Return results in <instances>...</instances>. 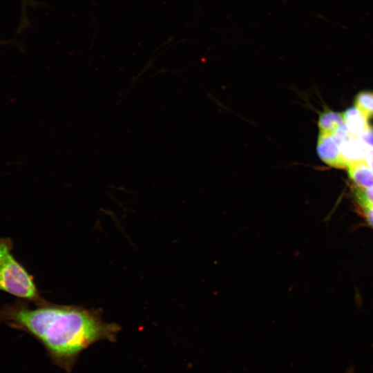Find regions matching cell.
<instances>
[{"instance_id":"1","label":"cell","mask_w":373,"mask_h":373,"mask_svg":"<svg viewBox=\"0 0 373 373\" xmlns=\"http://www.w3.org/2000/svg\"><path fill=\"white\" fill-rule=\"evenodd\" d=\"M17 298L0 307V323L26 332L44 347L54 365L71 372L83 351L100 341H115L119 325L105 321L97 309L47 301L31 307Z\"/></svg>"},{"instance_id":"2","label":"cell","mask_w":373,"mask_h":373,"mask_svg":"<svg viewBox=\"0 0 373 373\" xmlns=\"http://www.w3.org/2000/svg\"><path fill=\"white\" fill-rule=\"evenodd\" d=\"M11 238H0V291L35 305L46 302L34 277L15 258Z\"/></svg>"},{"instance_id":"3","label":"cell","mask_w":373,"mask_h":373,"mask_svg":"<svg viewBox=\"0 0 373 373\" xmlns=\"http://www.w3.org/2000/svg\"><path fill=\"white\" fill-rule=\"evenodd\" d=\"M316 150L318 157L326 164L336 169H347V163L331 135L319 133Z\"/></svg>"},{"instance_id":"4","label":"cell","mask_w":373,"mask_h":373,"mask_svg":"<svg viewBox=\"0 0 373 373\" xmlns=\"http://www.w3.org/2000/svg\"><path fill=\"white\" fill-rule=\"evenodd\" d=\"M347 169L354 186L360 188L373 186V171L365 160L350 162Z\"/></svg>"},{"instance_id":"5","label":"cell","mask_w":373,"mask_h":373,"mask_svg":"<svg viewBox=\"0 0 373 373\" xmlns=\"http://www.w3.org/2000/svg\"><path fill=\"white\" fill-rule=\"evenodd\" d=\"M342 115L348 132L352 136L359 137L370 126L367 122L368 119L355 106L347 108Z\"/></svg>"},{"instance_id":"6","label":"cell","mask_w":373,"mask_h":373,"mask_svg":"<svg viewBox=\"0 0 373 373\" xmlns=\"http://www.w3.org/2000/svg\"><path fill=\"white\" fill-rule=\"evenodd\" d=\"M367 146L359 137L350 135L340 145V149L345 160L348 164L350 162L365 160Z\"/></svg>"},{"instance_id":"7","label":"cell","mask_w":373,"mask_h":373,"mask_svg":"<svg viewBox=\"0 0 373 373\" xmlns=\"http://www.w3.org/2000/svg\"><path fill=\"white\" fill-rule=\"evenodd\" d=\"M345 126L342 113L327 110L319 115L318 127L320 133L333 135L340 128Z\"/></svg>"},{"instance_id":"8","label":"cell","mask_w":373,"mask_h":373,"mask_svg":"<svg viewBox=\"0 0 373 373\" xmlns=\"http://www.w3.org/2000/svg\"><path fill=\"white\" fill-rule=\"evenodd\" d=\"M354 104L367 119L373 118V91L359 92L354 98Z\"/></svg>"},{"instance_id":"9","label":"cell","mask_w":373,"mask_h":373,"mask_svg":"<svg viewBox=\"0 0 373 373\" xmlns=\"http://www.w3.org/2000/svg\"><path fill=\"white\" fill-rule=\"evenodd\" d=\"M353 192L358 204L363 208H373V186L360 188L353 186Z\"/></svg>"},{"instance_id":"10","label":"cell","mask_w":373,"mask_h":373,"mask_svg":"<svg viewBox=\"0 0 373 373\" xmlns=\"http://www.w3.org/2000/svg\"><path fill=\"white\" fill-rule=\"evenodd\" d=\"M359 138L368 146L373 148V127L370 126Z\"/></svg>"},{"instance_id":"11","label":"cell","mask_w":373,"mask_h":373,"mask_svg":"<svg viewBox=\"0 0 373 373\" xmlns=\"http://www.w3.org/2000/svg\"><path fill=\"white\" fill-rule=\"evenodd\" d=\"M365 160L373 171V148L367 146Z\"/></svg>"},{"instance_id":"12","label":"cell","mask_w":373,"mask_h":373,"mask_svg":"<svg viewBox=\"0 0 373 373\" xmlns=\"http://www.w3.org/2000/svg\"><path fill=\"white\" fill-rule=\"evenodd\" d=\"M22 1V20L21 24H23L25 26L27 21V15H26V6L28 3L31 4V0H21Z\"/></svg>"},{"instance_id":"13","label":"cell","mask_w":373,"mask_h":373,"mask_svg":"<svg viewBox=\"0 0 373 373\" xmlns=\"http://www.w3.org/2000/svg\"><path fill=\"white\" fill-rule=\"evenodd\" d=\"M363 211L367 220L373 227V208L363 209Z\"/></svg>"},{"instance_id":"14","label":"cell","mask_w":373,"mask_h":373,"mask_svg":"<svg viewBox=\"0 0 373 373\" xmlns=\"http://www.w3.org/2000/svg\"><path fill=\"white\" fill-rule=\"evenodd\" d=\"M356 369L355 366L354 365H350L346 370L344 372V373H355Z\"/></svg>"},{"instance_id":"15","label":"cell","mask_w":373,"mask_h":373,"mask_svg":"<svg viewBox=\"0 0 373 373\" xmlns=\"http://www.w3.org/2000/svg\"><path fill=\"white\" fill-rule=\"evenodd\" d=\"M3 44V42H0V44Z\"/></svg>"}]
</instances>
